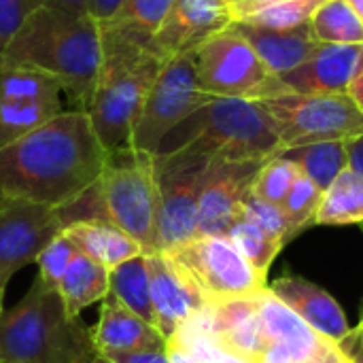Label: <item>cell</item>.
<instances>
[{"label": "cell", "mask_w": 363, "mask_h": 363, "mask_svg": "<svg viewBox=\"0 0 363 363\" xmlns=\"http://www.w3.org/2000/svg\"><path fill=\"white\" fill-rule=\"evenodd\" d=\"M315 38L328 45H363V21L347 0H325L311 19Z\"/></svg>", "instance_id": "obj_27"}, {"label": "cell", "mask_w": 363, "mask_h": 363, "mask_svg": "<svg viewBox=\"0 0 363 363\" xmlns=\"http://www.w3.org/2000/svg\"><path fill=\"white\" fill-rule=\"evenodd\" d=\"M242 219L253 223L257 230H262L270 240L279 242V245H287V221L285 215L281 211V206L270 204L253 194H249L247 202H245V213Z\"/></svg>", "instance_id": "obj_34"}, {"label": "cell", "mask_w": 363, "mask_h": 363, "mask_svg": "<svg viewBox=\"0 0 363 363\" xmlns=\"http://www.w3.org/2000/svg\"><path fill=\"white\" fill-rule=\"evenodd\" d=\"M164 255L170 257L204 306L255 298L268 287L266 277L259 274L225 236H198Z\"/></svg>", "instance_id": "obj_7"}, {"label": "cell", "mask_w": 363, "mask_h": 363, "mask_svg": "<svg viewBox=\"0 0 363 363\" xmlns=\"http://www.w3.org/2000/svg\"><path fill=\"white\" fill-rule=\"evenodd\" d=\"M96 355L91 328L38 277L0 317V363H91Z\"/></svg>", "instance_id": "obj_4"}, {"label": "cell", "mask_w": 363, "mask_h": 363, "mask_svg": "<svg viewBox=\"0 0 363 363\" xmlns=\"http://www.w3.org/2000/svg\"><path fill=\"white\" fill-rule=\"evenodd\" d=\"M106 359H111L113 363H170L168 355H166V349L136 351V353H117V355H108Z\"/></svg>", "instance_id": "obj_37"}, {"label": "cell", "mask_w": 363, "mask_h": 363, "mask_svg": "<svg viewBox=\"0 0 363 363\" xmlns=\"http://www.w3.org/2000/svg\"><path fill=\"white\" fill-rule=\"evenodd\" d=\"M194 153L211 162H268L283 147L264 102L213 98L160 145L162 153Z\"/></svg>", "instance_id": "obj_5"}, {"label": "cell", "mask_w": 363, "mask_h": 363, "mask_svg": "<svg viewBox=\"0 0 363 363\" xmlns=\"http://www.w3.org/2000/svg\"><path fill=\"white\" fill-rule=\"evenodd\" d=\"M2 200H4V194L0 191V204H2Z\"/></svg>", "instance_id": "obj_48"}, {"label": "cell", "mask_w": 363, "mask_h": 363, "mask_svg": "<svg viewBox=\"0 0 363 363\" xmlns=\"http://www.w3.org/2000/svg\"><path fill=\"white\" fill-rule=\"evenodd\" d=\"M111 296H115L125 308L155 325V313L151 302V279L147 255L134 257L111 270Z\"/></svg>", "instance_id": "obj_26"}, {"label": "cell", "mask_w": 363, "mask_h": 363, "mask_svg": "<svg viewBox=\"0 0 363 363\" xmlns=\"http://www.w3.org/2000/svg\"><path fill=\"white\" fill-rule=\"evenodd\" d=\"M211 160L194 153L155 155L157 253H170L198 238V202Z\"/></svg>", "instance_id": "obj_11"}, {"label": "cell", "mask_w": 363, "mask_h": 363, "mask_svg": "<svg viewBox=\"0 0 363 363\" xmlns=\"http://www.w3.org/2000/svg\"><path fill=\"white\" fill-rule=\"evenodd\" d=\"M230 28L255 49L266 68L277 77H283L304 64L319 47L311 21L289 30L264 28L249 21H234Z\"/></svg>", "instance_id": "obj_20"}, {"label": "cell", "mask_w": 363, "mask_h": 363, "mask_svg": "<svg viewBox=\"0 0 363 363\" xmlns=\"http://www.w3.org/2000/svg\"><path fill=\"white\" fill-rule=\"evenodd\" d=\"M213 98L217 96L206 94L198 83L194 53L168 60L143 104L130 147L155 155L162 140Z\"/></svg>", "instance_id": "obj_10"}, {"label": "cell", "mask_w": 363, "mask_h": 363, "mask_svg": "<svg viewBox=\"0 0 363 363\" xmlns=\"http://www.w3.org/2000/svg\"><path fill=\"white\" fill-rule=\"evenodd\" d=\"M347 2H349V6L355 11V15L363 21V0H347Z\"/></svg>", "instance_id": "obj_43"}, {"label": "cell", "mask_w": 363, "mask_h": 363, "mask_svg": "<svg viewBox=\"0 0 363 363\" xmlns=\"http://www.w3.org/2000/svg\"><path fill=\"white\" fill-rule=\"evenodd\" d=\"M157 177L155 155L132 147L108 155L100 181L64 213L66 225L104 219L130 234L145 251L157 253Z\"/></svg>", "instance_id": "obj_6"}, {"label": "cell", "mask_w": 363, "mask_h": 363, "mask_svg": "<svg viewBox=\"0 0 363 363\" xmlns=\"http://www.w3.org/2000/svg\"><path fill=\"white\" fill-rule=\"evenodd\" d=\"M234 23L225 0H174L153 36V47L166 57L189 55Z\"/></svg>", "instance_id": "obj_16"}, {"label": "cell", "mask_w": 363, "mask_h": 363, "mask_svg": "<svg viewBox=\"0 0 363 363\" xmlns=\"http://www.w3.org/2000/svg\"><path fill=\"white\" fill-rule=\"evenodd\" d=\"M108 155L87 111L66 108L0 149V191L66 211L100 181Z\"/></svg>", "instance_id": "obj_1"}, {"label": "cell", "mask_w": 363, "mask_h": 363, "mask_svg": "<svg viewBox=\"0 0 363 363\" xmlns=\"http://www.w3.org/2000/svg\"><path fill=\"white\" fill-rule=\"evenodd\" d=\"M259 363H272V362H268V359H262V362Z\"/></svg>", "instance_id": "obj_49"}, {"label": "cell", "mask_w": 363, "mask_h": 363, "mask_svg": "<svg viewBox=\"0 0 363 363\" xmlns=\"http://www.w3.org/2000/svg\"><path fill=\"white\" fill-rule=\"evenodd\" d=\"M200 87L217 98L268 100L287 94L285 85L259 60L255 49L232 28L194 51Z\"/></svg>", "instance_id": "obj_9"}, {"label": "cell", "mask_w": 363, "mask_h": 363, "mask_svg": "<svg viewBox=\"0 0 363 363\" xmlns=\"http://www.w3.org/2000/svg\"><path fill=\"white\" fill-rule=\"evenodd\" d=\"M228 4H234V2H238V0H225Z\"/></svg>", "instance_id": "obj_47"}, {"label": "cell", "mask_w": 363, "mask_h": 363, "mask_svg": "<svg viewBox=\"0 0 363 363\" xmlns=\"http://www.w3.org/2000/svg\"><path fill=\"white\" fill-rule=\"evenodd\" d=\"M62 83L36 68H0V149L64 113Z\"/></svg>", "instance_id": "obj_12"}, {"label": "cell", "mask_w": 363, "mask_h": 363, "mask_svg": "<svg viewBox=\"0 0 363 363\" xmlns=\"http://www.w3.org/2000/svg\"><path fill=\"white\" fill-rule=\"evenodd\" d=\"M174 0H125L119 15L111 21L147 40H153Z\"/></svg>", "instance_id": "obj_32"}, {"label": "cell", "mask_w": 363, "mask_h": 363, "mask_svg": "<svg viewBox=\"0 0 363 363\" xmlns=\"http://www.w3.org/2000/svg\"><path fill=\"white\" fill-rule=\"evenodd\" d=\"M351 359H353V363H363V351L353 353V355H351Z\"/></svg>", "instance_id": "obj_45"}, {"label": "cell", "mask_w": 363, "mask_h": 363, "mask_svg": "<svg viewBox=\"0 0 363 363\" xmlns=\"http://www.w3.org/2000/svg\"><path fill=\"white\" fill-rule=\"evenodd\" d=\"M300 174H302V170L298 164H294L291 160H287L283 155H277L262 164V168L255 174V181L251 185V194L270 204L281 206Z\"/></svg>", "instance_id": "obj_30"}, {"label": "cell", "mask_w": 363, "mask_h": 363, "mask_svg": "<svg viewBox=\"0 0 363 363\" xmlns=\"http://www.w3.org/2000/svg\"><path fill=\"white\" fill-rule=\"evenodd\" d=\"M281 155L298 164L300 170L321 191H325L336 181V177L345 168H349V151L345 140H330V143H315L306 147L285 149L281 151Z\"/></svg>", "instance_id": "obj_25"}, {"label": "cell", "mask_w": 363, "mask_h": 363, "mask_svg": "<svg viewBox=\"0 0 363 363\" xmlns=\"http://www.w3.org/2000/svg\"><path fill=\"white\" fill-rule=\"evenodd\" d=\"M79 253L77 245L72 242V238L62 230L43 251L40 255L36 257V266H38V279L57 289L64 272L68 270L70 262L74 259V255Z\"/></svg>", "instance_id": "obj_33"}, {"label": "cell", "mask_w": 363, "mask_h": 363, "mask_svg": "<svg viewBox=\"0 0 363 363\" xmlns=\"http://www.w3.org/2000/svg\"><path fill=\"white\" fill-rule=\"evenodd\" d=\"M40 2L62 6V9H70V11H79V13H85V6H87V0H40Z\"/></svg>", "instance_id": "obj_42"}, {"label": "cell", "mask_w": 363, "mask_h": 363, "mask_svg": "<svg viewBox=\"0 0 363 363\" xmlns=\"http://www.w3.org/2000/svg\"><path fill=\"white\" fill-rule=\"evenodd\" d=\"M323 2L325 0H274V2L257 6L255 11H251L238 21H249L255 26L274 28V30H289V28L308 23L315 11Z\"/></svg>", "instance_id": "obj_28"}, {"label": "cell", "mask_w": 363, "mask_h": 363, "mask_svg": "<svg viewBox=\"0 0 363 363\" xmlns=\"http://www.w3.org/2000/svg\"><path fill=\"white\" fill-rule=\"evenodd\" d=\"M91 363H113V362H111V359H106L104 355H96V359H94Z\"/></svg>", "instance_id": "obj_46"}, {"label": "cell", "mask_w": 363, "mask_h": 363, "mask_svg": "<svg viewBox=\"0 0 363 363\" xmlns=\"http://www.w3.org/2000/svg\"><path fill=\"white\" fill-rule=\"evenodd\" d=\"M268 2H274V0H238L234 4H230L232 6V15H234V21L242 19L245 15H249L251 11H255L257 6L268 4Z\"/></svg>", "instance_id": "obj_40"}, {"label": "cell", "mask_w": 363, "mask_h": 363, "mask_svg": "<svg viewBox=\"0 0 363 363\" xmlns=\"http://www.w3.org/2000/svg\"><path fill=\"white\" fill-rule=\"evenodd\" d=\"M123 2L125 0H87L85 13L98 26H104V23H111L119 15V11L123 9Z\"/></svg>", "instance_id": "obj_36"}, {"label": "cell", "mask_w": 363, "mask_h": 363, "mask_svg": "<svg viewBox=\"0 0 363 363\" xmlns=\"http://www.w3.org/2000/svg\"><path fill=\"white\" fill-rule=\"evenodd\" d=\"M64 232L72 238L81 253H85L87 257H91L108 270L145 255L143 247L130 234H125L123 230L104 219L74 221L66 225Z\"/></svg>", "instance_id": "obj_22"}, {"label": "cell", "mask_w": 363, "mask_h": 363, "mask_svg": "<svg viewBox=\"0 0 363 363\" xmlns=\"http://www.w3.org/2000/svg\"><path fill=\"white\" fill-rule=\"evenodd\" d=\"M102 64L87 115L108 153L130 147L143 104L168 62L147 40L117 23L100 26Z\"/></svg>", "instance_id": "obj_3"}, {"label": "cell", "mask_w": 363, "mask_h": 363, "mask_svg": "<svg viewBox=\"0 0 363 363\" xmlns=\"http://www.w3.org/2000/svg\"><path fill=\"white\" fill-rule=\"evenodd\" d=\"M57 291L66 304V308L81 317L85 308L96 302H102L111 291V270L102 264L94 262L85 253H77L64 272Z\"/></svg>", "instance_id": "obj_23"}, {"label": "cell", "mask_w": 363, "mask_h": 363, "mask_svg": "<svg viewBox=\"0 0 363 363\" xmlns=\"http://www.w3.org/2000/svg\"><path fill=\"white\" fill-rule=\"evenodd\" d=\"M234 247L236 251L264 277H268V270L274 262V257L281 253L283 245L270 240L262 230H257L253 223L249 221H238L225 236Z\"/></svg>", "instance_id": "obj_31"}, {"label": "cell", "mask_w": 363, "mask_h": 363, "mask_svg": "<svg viewBox=\"0 0 363 363\" xmlns=\"http://www.w3.org/2000/svg\"><path fill=\"white\" fill-rule=\"evenodd\" d=\"M6 285H9V283L0 281V317H2V313H4V294H6Z\"/></svg>", "instance_id": "obj_44"}, {"label": "cell", "mask_w": 363, "mask_h": 363, "mask_svg": "<svg viewBox=\"0 0 363 363\" xmlns=\"http://www.w3.org/2000/svg\"><path fill=\"white\" fill-rule=\"evenodd\" d=\"M40 4V0H0V60L23 19Z\"/></svg>", "instance_id": "obj_35"}, {"label": "cell", "mask_w": 363, "mask_h": 363, "mask_svg": "<svg viewBox=\"0 0 363 363\" xmlns=\"http://www.w3.org/2000/svg\"><path fill=\"white\" fill-rule=\"evenodd\" d=\"M257 315L268 345L283 347L291 363H353L338 342L313 330L268 287L257 296Z\"/></svg>", "instance_id": "obj_15"}, {"label": "cell", "mask_w": 363, "mask_h": 363, "mask_svg": "<svg viewBox=\"0 0 363 363\" xmlns=\"http://www.w3.org/2000/svg\"><path fill=\"white\" fill-rule=\"evenodd\" d=\"M100 64V26L87 13L53 4H40L23 19L0 60V68L28 66L55 77L74 111H87Z\"/></svg>", "instance_id": "obj_2"}, {"label": "cell", "mask_w": 363, "mask_h": 363, "mask_svg": "<svg viewBox=\"0 0 363 363\" xmlns=\"http://www.w3.org/2000/svg\"><path fill=\"white\" fill-rule=\"evenodd\" d=\"M363 66V45L319 43L317 51L291 72L279 77L287 91L325 96L347 94L353 77Z\"/></svg>", "instance_id": "obj_17"}, {"label": "cell", "mask_w": 363, "mask_h": 363, "mask_svg": "<svg viewBox=\"0 0 363 363\" xmlns=\"http://www.w3.org/2000/svg\"><path fill=\"white\" fill-rule=\"evenodd\" d=\"M285 149L330 140H353L363 136V113L349 94H281L262 100Z\"/></svg>", "instance_id": "obj_8"}, {"label": "cell", "mask_w": 363, "mask_h": 363, "mask_svg": "<svg viewBox=\"0 0 363 363\" xmlns=\"http://www.w3.org/2000/svg\"><path fill=\"white\" fill-rule=\"evenodd\" d=\"M91 334L98 355L106 357L117 353L166 349V338L157 328L134 315L111 294L100 302L98 323L91 328Z\"/></svg>", "instance_id": "obj_19"}, {"label": "cell", "mask_w": 363, "mask_h": 363, "mask_svg": "<svg viewBox=\"0 0 363 363\" xmlns=\"http://www.w3.org/2000/svg\"><path fill=\"white\" fill-rule=\"evenodd\" d=\"M340 347H342V351L351 357L353 353H357V351H363V319L362 323L355 328V330H351V334L340 342Z\"/></svg>", "instance_id": "obj_39"}, {"label": "cell", "mask_w": 363, "mask_h": 363, "mask_svg": "<svg viewBox=\"0 0 363 363\" xmlns=\"http://www.w3.org/2000/svg\"><path fill=\"white\" fill-rule=\"evenodd\" d=\"M66 228L60 211L4 198L0 204V281L36 264L40 251Z\"/></svg>", "instance_id": "obj_13"}, {"label": "cell", "mask_w": 363, "mask_h": 363, "mask_svg": "<svg viewBox=\"0 0 363 363\" xmlns=\"http://www.w3.org/2000/svg\"><path fill=\"white\" fill-rule=\"evenodd\" d=\"M321 198H323V191L302 172L298 181L294 183L289 196L281 204V211L287 221V240H291L296 234H300L308 225H315Z\"/></svg>", "instance_id": "obj_29"}, {"label": "cell", "mask_w": 363, "mask_h": 363, "mask_svg": "<svg viewBox=\"0 0 363 363\" xmlns=\"http://www.w3.org/2000/svg\"><path fill=\"white\" fill-rule=\"evenodd\" d=\"M147 266L151 279L155 328L168 342L191 315L204 308V302L191 289L185 277L177 270L168 255L151 253L147 255Z\"/></svg>", "instance_id": "obj_18"}, {"label": "cell", "mask_w": 363, "mask_h": 363, "mask_svg": "<svg viewBox=\"0 0 363 363\" xmlns=\"http://www.w3.org/2000/svg\"><path fill=\"white\" fill-rule=\"evenodd\" d=\"M347 94H349V98L357 104V108L363 113V66L357 70V74L353 77Z\"/></svg>", "instance_id": "obj_41"}, {"label": "cell", "mask_w": 363, "mask_h": 363, "mask_svg": "<svg viewBox=\"0 0 363 363\" xmlns=\"http://www.w3.org/2000/svg\"><path fill=\"white\" fill-rule=\"evenodd\" d=\"M363 223V174L345 168L323 191L315 225Z\"/></svg>", "instance_id": "obj_24"}, {"label": "cell", "mask_w": 363, "mask_h": 363, "mask_svg": "<svg viewBox=\"0 0 363 363\" xmlns=\"http://www.w3.org/2000/svg\"><path fill=\"white\" fill-rule=\"evenodd\" d=\"M268 289L325 338L340 345L351 334V325L342 308L319 285L302 277H283L274 281Z\"/></svg>", "instance_id": "obj_21"}, {"label": "cell", "mask_w": 363, "mask_h": 363, "mask_svg": "<svg viewBox=\"0 0 363 363\" xmlns=\"http://www.w3.org/2000/svg\"><path fill=\"white\" fill-rule=\"evenodd\" d=\"M264 162H211L198 202V236H228L242 221L245 202Z\"/></svg>", "instance_id": "obj_14"}, {"label": "cell", "mask_w": 363, "mask_h": 363, "mask_svg": "<svg viewBox=\"0 0 363 363\" xmlns=\"http://www.w3.org/2000/svg\"><path fill=\"white\" fill-rule=\"evenodd\" d=\"M347 151H349V168L363 174V136L349 140Z\"/></svg>", "instance_id": "obj_38"}]
</instances>
